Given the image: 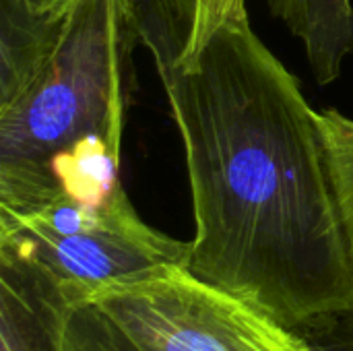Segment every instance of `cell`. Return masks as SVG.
<instances>
[{"label": "cell", "mask_w": 353, "mask_h": 351, "mask_svg": "<svg viewBox=\"0 0 353 351\" xmlns=\"http://www.w3.org/2000/svg\"><path fill=\"white\" fill-rule=\"evenodd\" d=\"M186 155L192 273L306 339L353 329V242L319 112L248 12L186 54L194 0H132Z\"/></svg>", "instance_id": "1"}, {"label": "cell", "mask_w": 353, "mask_h": 351, "mask_svg": "<svg viewBox=\"0 0 353 351\" xmlns=\"http://www.w3.org/2000/svg\"><path fill=\"white\" fill-rule=\"evenodd\" d=\"M132 0H79L0 58V209L120 184Z\"/></svg>", "instance_id": "2"}, {"label": "cell", "mask_w": 353, "mask_h": 351, "mask_svg": "<svg viewBox=\"0 0 353 351\" xmlns=\"http://www.w3.org/2000/svg\"><path fill=\"white\" fill-rule=\"evenodd\" d=\"M0 246L48 271L74 304L114 283L190 261V242L149 225L120 184L101 197L60 190L25 209H0Z\"/></svg>", "instance_id": "3"}, {"label": "cell", "mask_w": 353, "mask_h": 351, "mask_svg": "<svg viewBox=\"0 0 353 351\" xmlns=\"http://www.w3.org/2000/svg\"><path fill=\"white\" fill-rule=\"evenodd\" d=\"M89 304L137 351H314L310 339L188 265L114 283Z\"/></svg>", "instance_id": "4"}, {"label": "cell", "mask_w": 353, "mask_h": 351, "mask_svg": "<svg viewBox=\"0 0 353 351\" xmlns=\"http://www.w3.org/2000/svg\"><path fill=\"white\" fill-rule=\"evenodd\" d=\"M74 306L48 271L0 246V351H68Z\"/></svg>", "instance_id": "5"}, {"label": "cell", "mask_w": 353, "mask_h": 351, "mask_svg": "<svg viewBox=\"0 0 353 351\" xmlns=\"http://www.w3.org/2000/svg\"><path fill=\"white\" fill-rule=\"evenodd\" d=\"M269 8L302 41L316 83H335L353 58V0H269Z\"/></svg>", "instance_id": "6"}, {"label": "cell", "mask_w": 353, "mask_h": 351, "mask_svg": "<svg viewBox=\"0 0 353 351\" xmlns=\"http://www.w3.org/2000/svg\"><path fill=\"white\" fill-rule=\"evenodd\" d=\"M319 126L335 194L353 242V118L337 110H323Z\"/></svg>", "instance_id": "7"}, {"label": "cell", "mask_w": 353, "mask_h": 351, "mask_svg": "<svg viewBox=\"0 0 353 351\" xmlns=\"http://www.w3.org/2000/svg\"><path fill=\"white\" fill-rule=\"evenodd\" d=\"M68 351H137L128 339L89 302L77 304L70 312Z\"/></svg>", "instance_id": "8"}, {"label": "cell", "mask_w": 353, "mask_h": 351, "mask_svg": "<svg viewBox=\"0 0 353 351\" xmlns=\"http://www.w3.org/2000/svg\"><path fill=\"white\" fill-rule=\"evenodd\" d=\"M246 12V0H194L192 23L184 41V52H196L219 25Z\"/></svg>", "instance_id": "9"}, {"label": "cell", "mask_w": 353, "mask_h": 351, "mask_svg": "<svg viewBox=\"0 0 353 351\" xmlns=\"http://www.w3.org/2000/svg\"><path fill=\"white\" fill-rule=\"evenodd\" d=\"M37 17H62L79 0H10Z\"/></svg>", "instance_id": "10"}, {"label": "cell", "mask_w": 353, "mask_h": 351, "mask_svg": "<svg viewBox=\"0 0 353 351\" xmlns=\"http://www.w3.org/2000/svg\"><path fill=\"white\" fill-rule=\"evenodd\" d=\"M314 351H353V329L329 333L323 337L312 339Z\"/></svg>", "instance_id": "11"}]
</instances>
